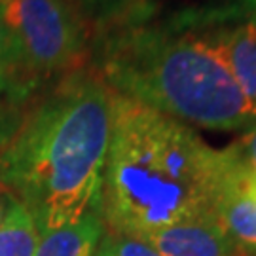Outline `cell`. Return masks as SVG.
Listing matches in <instances>:
<instances>
[{"label": "cell", "mask_w": 256, "mask_h": 256, "mask_svg": "<svg viewBox=\"0 0 256 256\" xmlns=\"http://www.w3.org/2000/svg\"><path fill=\"white\" fill-rule=\"evenodd\" d=\"M214 218L238 252L256 256V184L241 162L220 194Z\"/></svg>", "instance_id": "obj_6"}, {"label": "cell", "mask_w": 256, "mask_h": 256, "mask_svg": "<svg viewBox=\"0 0 256 256\" xmlns=\"http://www.w3.org/2000/svg\"><path fill=\"white\" fill-rule=\"evenodd\" d=\"M239 160L209 146L188 124L112 90V135L104 167V228L142 238L192 220L214 218Z\"/></svg>", "instance_id": "obj_1"}, {"label": "cell", "mask_w": 256, "mask_h": 256, "mask_svg": "<svg viewBox=\"0 0 256 256\" xmlns=\"http://www.w3.org/2000/svg\"><path fill=\"white\" fill-rule=\"evenodd\" d=\"M10 200H12V196H10V194L0 186V224H2V220H4V216H6Z\"/></svg>", "instance_id": "obj_15"}, {"label": "cell", "mask_w": 256, "mask_h": 256, "mask_svg": "<svg viewBox=\"0 0 256 256\" xmlns=\"http://www.w3.org/2000/svg\"><path fill=\"white\" fill-rule=\"evenodd\" d=\"M99 72L114 92L205 129L254 124L243 93L190 18L150 25L128 18L101 42Z\"/></svg>", "instance_id": "obj_3"}, {"label": "cell", "mask_w": 256, "mask_h": 256, "mask_svg": "<svg viewBox=\"0 0 256 256\" xmlns=\"http://www.w3.org/2000/svg\"><path fill=\"white\" fill-rule=\"evenodd\" d=\"M4 2H6V0H0V4H4Z\"/></svg>", "instance_id": "obj_17"}, {"label": "cell", "mask_w": 256, "mask_h": 256, "mask_svg": "<svg viewBox=\"0 0 256 256\" xmlns=\"http://www.w3.org/2000/svg\"><path fill=\"white\" fill-rule=\"evenodd\" d=\"M104 230L101 210H90L78 222L40 236L34 256H95Z\"/></svg>", "instance_id": "obj_8"}, {"label": "cell", "mask_w": 256, "mask_h": 256, "mask_svg": "<svg viewBox=\"0 0 256 256\" xmlns=\"http://www.w3.org/2000/svg\"><path fill=\"white\" fill-rule=\"evenodd\" d=\"M84 6H95V8H102V10H116L120 8L126 0H76Z\"/></svg>", "instance_id": "obj_14"}, {"label": "cell", "mask_w": 256, "mask_h": 256, "mask_svg": "<svg viewBox=\"0 0 256 256\" xmlns=\"http://www.w3.org/2000/svg\"><path fill=\"white\" fill-rule=\"evenodd\" d=\"M236 256H247V254H241V252H236Z\"/></svg>", "instance_id": "obj_16"}, {"label": "cell", "mask_w": 256, "mask_h": 256, "mask_svg": "<svg viewBox=\"0 0 256 256\" xmlns=\"http://www.w3.org/2000/svg\"><path fill=\"white\" fill-rule=\"evenodd\" d=\"M232 146L236 150L239 162L243 164V167L247 169L256 184V122L250 124V128Z\"/></svg>", "instance_id": "obj_12"}, {"label": "cell", "mask_w": 256, "mask_h": 256, "mask_svg": "<svg viewBox=\"0 0 256 256\" xmlns=\"http://www.w3.org/2000/svg\"><path fill=\"white\" fill-rule=\"evenodd\" d=\"M95 256H162L148 241L137 236L104 232Z\"/></svg>", "instance_id": "obj_11"}, {"label": "cell", "mask_w": 256, "mask_h": 256, "mask_svg": "<svg viewBox=\"0 0 256 256\" xmlns=\"http://www.w3.org/2000/svg\"><path fill=\"white\" fill-rule=\"evenodd\" d=\"M38 239L40 234L32 214L12 196L0 224V256H34Z\"/></svg>", "instance_id": "obj_9"}, {"label": "cell", "mask_w": 256, "mask_h": 256, "mask_svg": "<svg viewBox=\"0 0 256 256\" xmlns=\"http://www.w3.org/2000/svg\"><path fill=\"white\" fill-rule=\"evenodd\" d=\"M162 256H236V245L216 218L192 220L142 236Z\"/></svg>", "instance_id": "obj_7"}, {"label": "cell", "mask_w": 256, "mask_h": 256, "mask_svg": "<svg viewBox=\"0 0 256 256\" xmlns=\"http://www.w3.org/2000/svg\"><path fill=\"white\" fill-rule=\"evenodd\" d=\"M4 21L14 72L27 90L86 68L88 28L74 0H6Z\"/></svg>", "instance_id": "obj_4"}, {"label": "cell", "mask_w": 256, "mask_h": 256, "mask_svg": "<svg viewBox=\"0 0 256 256\" xmlns=\"http://www.w3.org/2000/svg\"><path fill=\"white\" fill-rule=\"evenodd\" d=\"M0 76H6L18 82L16 72H14V57H12V40L4 21V4H0ZM19 84V82H18ZM23 86V84H21ZM25 88V86H23ZM30 92V90H28ZM34 93V92H32Z\"/></svg>", "instance_id": "obj_13"}, {"label": "cell", "mask_w": 256, "mask_h": 256, "mask_svg": "<svg viewBox=\"0 0 256 256\" xmlns=\"http://www.w3.org/2000/svg\"><path fill=\"white\" fill-rule=\"evenodd\" d=\"M188 18L226 63L256 122V8L238 4Z\"/></svg>", "instance_id": "obj_5"}, {"label": "cell", "mask_w": 256, "mask_h": 256, "mask_svg": "<svg viewBox=\"0 0 256 256\" xmlns=\"http://www.w3.org/2000/svg\"><path fill=\"white\" fill-rule=\"evenodd\" d=\"M32 99L34 93L28 92L27 88L12 78L0 76V150L16 133Z\"/></svg>", "instance_id": "obj_10"}, {"label": "cell", "mask_w": 256, "mask_h": 256, "mask_svg": "<svg viewBox=\"0 0 256 256\" xmlns=\"http://www.w3.org/2000/svg\"><path fill=\"white\" fill-rule=\"evenodd\" d=\"M112 135V88L99 68L59 78L32 99L0 150V186L44 236L101 210Z\"/></svg>", "instance_id": "obj_2"}]
</instances>
